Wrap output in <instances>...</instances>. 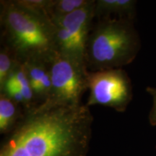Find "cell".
<instances>
[{
	"label": "cell",
	"mask_w": 156,
	"mask_h": 156,
	"mask_svg": "<svg viewBox=\"0 0 156 156\" xmlns=\"http://www.w3.org/2000/svg\"><path fill=\"white\" fill-rule=\"evenodd\" d=\"M25 110L5 93H0V133L7 135L21 119Z\"/></svg>",
	"instance_id": "obj_9"
},
{
	"label": "cell",
	"mask_w": 156,
	"mask_h": 156,
	"mask_svg": "<svg viewBox=\"0 0 156 156\" xmlns=\"http://www.w3.org/2000/svg\"><path fill=\"white\" fill-rule=\"evenodd\" d=\"M147 92L153 98V106L149 114V121L151 125H156V88L148 87L146 89Z\"/></svg>",
	"instance_id": "obj_13"
},
{
	"label": "cell",
	"mask_w": 156,
	"mask_h": 156,
	"mask_svg": "<svg viewBox=\"0 0 156 156\" xmlns=\"http://www.w3.org/2000/svg\"><path fill=\"white\" fill-rule=\"evenodd\" d=\"M136 2L134 0H96L95 3V19L118 15L119 18L133 20L135 15Z\"/></svg>",
	"instance_id": "obj_8"
},
{
	"label": "cell",
	"mask_w": 156,
	"mask_h": 156,
	"mask_svg": "<svg viewBox=\"0 0 156 156\" xmlns=\"http://www.w3.org/2000/svg\"><path fill=\"white\" fill-rule=\"evenodd\" d=\"M132 20L111 17L97 19L86 45L88 71L122 69L135 58L140 41Z\"/></svg>",
	"instance_id": "obj_3"
},
{
	"label": "cell",
	"mask_w": 156,
	"mask_h": 156,
	"mask_svg": "<svg viewBox=\"0 0 156 156\" xmlns=\"http://www.w3.org/2000/svg\"><path fill=\"white\" fill-rule=\"evenodd\" d=\"M93 123L86 104L43 103L24 112L5 136L0 156H87Z\"/></svg>",
	"instance_id": "obj_1"
},
{
	"label": "cell",
	"mask_w": 156,
	"mask_h": 156,
	"mask_svg": "<svg viewBox=\"0 0 156 156\" xmlns=\"http://www.w3.org/2000/svg\"><path fill=\"white\" fill-rule=\"evenodd\" d=\"M23 8L35 14L48 17V8L51 0H15Z\"/></svg>",
	"instance_id": "obj_12"
},
{
	"label": "cell",
	"mask_w": 156,
	"mask_h": 156,
	"mask_svg": "<svg viewBox=\"0 0 156 156\" xmlns=\"http://www.w3.org/2000/svg\"><path fill=\"white\" fill-rule=\"evenodd\" d=\"M95 0L83 8L60 18L52 20L56 51L85 64L86 45L95 20Z\"/></svg>",
	"instance_id": "obj_5"
},
{
	"label": "cell",
	"mask_w": 156,
	"mask_h": 156,
	"mask_svg": "<svg viewBox=\"0 0 156 156\" xmlns=\"http://www.w3.org/2000/svg\"><path fill=\"white\" fill-rule=\"evenodd\" d=\"M51 93L45 103L78 106L87 90L89 71L85 64L56 52L49 62Z\"/></svg>",
	"instance_id": "obj_4"
},
{
	"label": "cell",
	"mask_w": 156,
	"mask_h": 156,
	"mask_svg": "<svg viewBox=\"0 0 156 156\" xmlns=\"http://www.w3.org/2000/svg\"><path fill=\"white\" fill-rule=\"evenodd\" d=\"M18 63L14 54L8 48L2 46L0 49V89L2 88Z\"/></svg>",
	"instance_id": "obj_11"
},
{
	"label": "cell",
	"mask_w": 156,
	"mask_h": 156,
	"mask_svg": "<svg viewBox=\"0 0 156 156\" xmlns=\"http://www.w3.org/2000/svg\"><path fill=\"white\" fill-rule=\"evenodd\" d=\"M23 64L38 105L46 102L51 93L49 62H28Z\"/></svg>",
	"instance_id": "obj_7"
},
{
	"label": "cell",
	"mask_w": 156,
	"mask_h": 156,
	"mask_svg": "<svg viewBox=\"0 0 156 156\" xmlns=\"http://www.w3.org/2000/svg\"><path fill=\"white\" fill-rule=\"evenodd\" d=\"M1 46L21 63L50 62L56 51L54 26L49 17L35 14L15 0L0 2Z\"/></svg>",
	"instance_id": "obj_2"
},
{
	"label": "cell",
	"mask_w": 156,
	"mask_h": 156,
	"mask_svg": "<svg viewBox=\"0 0 156 156\" xmlns=\"http://www.w3.org/2000/svg\"><path fill=\"white\" fill-rule=\"evenodd\" d=\"M87 90L88 107L101 105L124 112L132 99L131 80L123 69L89 71Z\"/></svg>",
	"instance_id": "obj_6"
},
{
	"label": "cell",
	"mask_w": 156,
	"mask_h": 156,
	"mask_svg": "<svg viewBox=\"0 0 156 156\" xmlns=\"http://www.w3.org/2000/svg\"><path fill=\"white\" fill-rule=\"evenodd\" d=\"M92 0H51L48 15L51 20L68 15L83 8Z\"/></svg>",
	"instance_id": "obj_10"
}]
</instances>
